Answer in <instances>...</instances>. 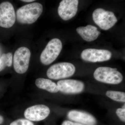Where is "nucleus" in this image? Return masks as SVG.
<instances>
[{"label":"nucleus","instance_id":"1","mask_svg":"<svg viewBox=\"0 0 125 125\" xmlns=\"http://www.w3.org/2000/svg\"><path fill=\"white\" fill-rule=\"evenodd\" d=\"M43 9L42 5L38 2L25 5L16 11V20L19 23L23 24L33 23L42 14Z\"/></svg>","mask_w":125,"mask_h":125},{"label":"nucleus","instance_id":"2","mask_svg":"<svg viewBox=\"0 0 125 125\" xmlns=\"http://www.w3.org/2000/svg\"><path fill=\"white\" fill-rule=\"evenodd\" d=\"M94 76L96 80L109 84H118L123 80V75L116 69L107 67L97 68Z\"/></svg>","mask_w":125,"mask_h":125},{"label":"nucleus","instance_id":"3","mask_svg":"<svg viewBox=\"0 0 125 125\" xmlns=\"http://www.w3.org/2000/svg\"><path fill=\"white\" fill-rule=\"evenodd\" d=\"M62 47V42L58 39L54 38L50 40L40 56L42 63L46 65L52 63L59 56Z\"/></svg>","mask_w":125,"mask_h":125},{"label":"nucleus","instance_id":"4","mask_svg":"<svg viewBox=\"0 0 125 125\" xmlns=\"http://www.w3.org/2000/svg\"><path fill=\"white\" fill-rule=\"evenodd\" d=\"M75 71V67L72 63L59 62L49 67L47 71V75L49 79H61L72 76Z\"/></svg>","mask_w":125,"mask_h":125},{"label":"nucleus","instance_id":"5","mask_svg":"<svg viewBox=\"0 0 125 125\" xmlns=\"http://www.w3.org/2000/svg\"><path fill=\"white\" fill-rule=\"evenodd\" d=\"M93 18L94 23L104 30L111 29L117 21L113 12L106 11L102 8L96 9L94 11Z\"/></svg>","mask_w":125,"mask_h":125},{"label":"nucleus","instance_id":"6","mask_svg":"<svg viewBox=\"0 0 125 125\" xmlns=\"http://www.w3.org/2000/svg\"><path fill=\"white\" fill-rule=\"evenodd\" d=\"M31 52L26 47H21L16 51L14 56V68L17 73L23 74L27 72Z\"/></svg>","mask_w":125,"mask_h":125},{"label":"nucleus","instance_id":"7","mask_svg":"<svg viewBox=\"0 0 125 125\" xmlns=\"http://www.w3.org/2000/svg\"><path fill=\"white\" fill-rule=\"evenodd\" d=\"M16 19L14 9L10 2L5 1L0 4V27L11 28L14 24Z\"/></svg>","mask_w":125,"mask_h":125},{"label":"nucleus","instance_id":"8","mask_svg":"<svg viewBox=\"0 0 125 125\" xmlns=\"http://www.w3.org/2000/svg\"><path fill=\"white\" fill-rule=\"evenodd\" d=\"M112 57L111 52L105 49L88 48L82 52V59L85 61L96 62L109 60Z\"/></svg>","mask_w":125,"mask_h":125},{"label":"nucleus","instance_id":"9","mask_svg":"<svg viewBox=\"0 0 125 125\" xmlns=\"http://www.w3.org/2000/svg\"><path fill=\"white\" fill-rule=\"evenodd\" d=\"M78 0H63L58 9L59 16L63 20H69L76 15L78 9Z\"/></svg>","mask_w":125,"mask_h":125},{"label":"nucleus","instance_id":"10","mask_svg":"<svg viewBox=\"0 0 125 125\" xmlns=\"http://www.w3.org/2000/svg\"><path fill=\"white\" fill-rule=\"evenodd\" d=\"M50 113V109L46 105H37L27 108L25 111L24 115L29 120L39 121L46 118Z\"/></svg>","mask_w":125,"mask_h":125},{"label":"nucleus","instance_id":"11","mask_svg":"<svg viewBox=\"0 0 125 125\" xmlns=\"http://www.w3.org/2000/svg\"><path fill=\"white\" fill-rule=\"evenodd\" d=\"M59 91L65 94H77L81 93L84 88V83L80 81L73 79L63 80L57 83Z\"/></svg>","mask_w":125,"mask_h":125},{"label":"nucleus","instance_id":"12","mask_svg":"<svg viewBox=\"0 0 125 125\" xmlns=\"http://www.w3.org/2000/svg\"><path fill=\"white\" fill-rule=\"evenodd\" d=\"M67 117L74 122L84 125H97V120L92 115L85 112L72 110L67 114Z\"/></svg>","mask_w":125,"mask_h":125},{"label":"nucleus","instance_id":"13","mask_svg":"<svg viewBox=\"0 0 125 125\" xmlns=\"http://www.w3.org/2000/svg\"><path fill=\"white\" fill-rule=\"evenodd\" d=\"M76 30L84 40L88 42L96 40L101 34L96 27L90 25L85 27H78Z\"/></svg>","mask_w":125,"mask_h":125},{"label":"nucleus","instance_id":"14","mask_svg":"<svg viewBox=\"0 0 125 125\" xmlns=\"http://www.w3.org/2000/svg\"><path fill=\"white\" fill-rule=\"evenodd\" d=\"M35 84L39 88L45 90L50 93H55L59 91L58 86L56 83L48 79L38 78L36 80Z\"/></svg>","mask_w":125,"mask_h":125},{"label":"nucleus","instance_id":"15","mask_svg":"<svg viewBox=\"0 0 125 125\" xmlns=\"http://www.w3.org/2000/svg\"><path fill=\"white\" fill-rule=\"evenodd\" d=\"M13 55L11 52L2 54L0 58V72L6 67H10L12 65Z\"/></svg>","mask_w":125,"mask_h":125},{"label":"nucleus","instance_id":"16","mask_svg":"<svg viewBox=\"0 0 125 125\" xmlns=\"http://www.w3.org/2000/svg\"><path fill=\"white\" fill-rule=\"evenodd\" d=\"M106 95L109 98L114 101L125 102V93L124 92L108 90L106 92Z\"/></svg>","mask_w":125,"mask_h":125},{"label":"nucleus","instance_id":"17","mask_svg":"<svg viewBox=\"0 0 125 125\" xmlns=\"http://www.w3.org/2000/svg\"><path fill=\"white\" fill-rule=\"evenodd\" d=\"M10 125H34L31 121L25 119H20L14 121Z\"/></svg>","mask_w":125,"mask_h":125},{"label":"nucleus","instance_id":"18","mask_svg":"<svg viewBox=\"0 0 125 125\" xmlns=\"http://www.w3.org/2000/svg\"><path fill=\"white\" fill-rule=\"evenodd\" d=\"M116 114L120 120L123 122H125V109L118 108L116 111Z\"/></svg>","mask_w":125,"mask_h":125},{"label":"nucleus","instance_id":"19","mask_svg":"<svg viewBox=\"0 0 125 125\" xmlns=\"http://www.w3.org/2000/svg\"><path fill=\"white\" fill-rule=\"evenodd\" d=\"M61 125H84L74 122L69 120H65L62 122Z\"/></svg>","mask_w":125,"mask_h":125},{"label":"nucleus","instance_id":"20","mask_svg":"<svg viewBox=\"0 0 125 125\" xmlns=\"http://www.w3.org/2000/svg\"><path fill=\"white\" fill-rule=\"evenodd\" d=\"M4 121V119L2 116L0 115V125L2 124Z\"/></svg>","mask_w":125,"mask_h":125},{"label":"nucleus","instance_id":"21","mask_svg":"<svg viewBox=\"0 0 125 125\" xmlns=\"http://www.w3.org/2000/svg\"><path fill=\"white\" fill-rule=\"evenodd\" d=\"M22 1H24V2H32V1H34L35 0H21Z\"/></svg>","mask_w":125,"mask_h":125},{"label":"nucleus","instance_id":"22","mask_svg":"<svg viewBox=\"0 0 125 125\" xmlns=\"http://www.w3.org/2000/svg\"><path fill=\"white\" fill-rule=\"evenodd\" d=\"M125 104H124V105H123V106H122V108H125Z\"/></svg>","mask_w":125,"mask_h":125}]
</instances>
